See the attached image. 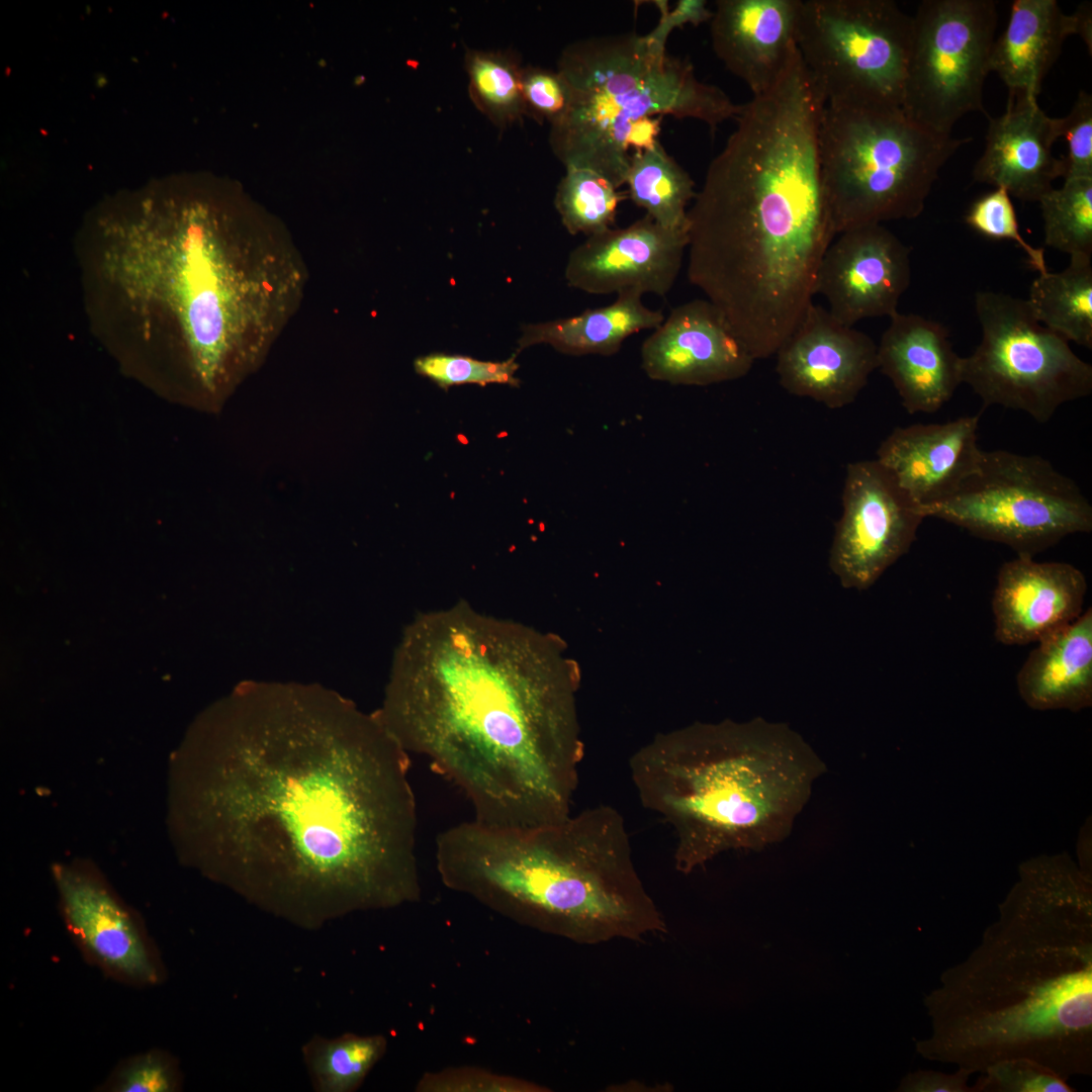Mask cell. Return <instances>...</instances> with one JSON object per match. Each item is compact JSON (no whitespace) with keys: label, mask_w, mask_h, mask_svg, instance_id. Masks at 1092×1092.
Returning <instances> with one entry per match:
<instances>
[{"label":"cell","mask_w":1092,"mask_h":1092,"mask_svg":"<svg viewBox=\"0 0 1092 1092\" xmlns=\"http://www.w3.org/2000/svg\"><path fill=\"white\" fill-rule=\"evenodd\" d=\"M181 858L304 930L417 902L410 756L378 712L320 686L247 682L174 760Z\"/></svg>","instance_id":"cell-1"},{"label":"cell","mask_w":1092,"mask_h":1092,"mask_svg":"<svg viewBox=\"0 0 1092 1092\" xmlns=\"http://www.w3.org/2000/svg\"><path fill=\"white\" fill-rule=\"evenodd\" d=\"M580 679L558 635L459 602L405 627L377 712L463 793L473 820L533 826L571 813Z\"/></svg>","instance_id":"cell-2"},{"label":"cell","mask_w":1092,"mask_h":1092,"mask_svg":"<svg viewBox=\"0 0 1092 1092\" xmlns=\"http://www.w3.org/2000/svg\"><path fill=\"white\" fill-rule=\"evenodd\" d=\"M1090 878L1063 860L1024 866L978 945L924 998L926 1060L981 1073L1036 1061L1069 1081L1092 1074Z\"/></svg>","instance_id":"cell-3"},{"label":"cell","mask_w":1092,"mask_h":1092,"mask_svg":"<svg viewBox=\"0 0 1092 1092\" xmlns=\"http://www.w3.org/2000/svg\"><path fill=\"white\" fill-rule=\"evenodd\" d=\"M229 215L155 188L95 230L99 278L138 317L142 341L173 340L189 402L209 411L260 362L283 292L270 270L246 273Z\"/></svg>","instance_id":"cell-4"},{"label":"cell","mask_w":1092,"mask_h":1092,"mask_svg":"<svg viewBox=\"0 0 1092 1092\" xmlns=\"http://www.w3.org/2000/svg\"><path fill=\"white\" fill-rule=\"evenodd\" d=\"M693 200L688 280L754 360L776 355L836 236L817 158L783 140L743 143L710 163Z\"/></svg>","instance_id":"cell-5"},{"label":"cell","mask_w":1092,"mask_h":1092,"mask_svg":"<svg viewBox=\"0 0 1092 1092\" xmlns=\"http://www.w3.org/2000/svg\"><path fill=\"white\" fill-rule=\"evenodd\" d=\"M435 851L447 887L540 931L588 945L666 932L612 807L524 827L471 819L439 833Z\"/></svg>","instance_id":"cell-6"},{"label":"cell","mask_w":1092,"mask_h":1092,"mask_svg":"<svg viewBox=\"0 0 1092 1092\" xmlns=\"http://www.w3.org/2000/svg\"><path fill=\"white\" fill-rule=\"evenodd\" d=\"M629 765L641 804L671 828L684 874L725 851L784 841L827 769L801 734L763 718L658 734Z\"/></svg>","instance_id":"cell-7"},{"label":"cell","mask_w":1092,"mask_h":1092,"mask_svg":"<svg viewBox=\"0 0 1092 1092\" xmlns=\"http://www.w3.org/2000/svg\"><path fill=\"white\" fill-rule=\"evenodd\" d=\"M557 71L569 85L571 104L551 125L552 151L565 167L593 169L619 189L632 156L627 140L638 120L667 114L714 130L741 111L719 87L700 81L689 61L635 32L577 40L561 53Z\"/></svg>","instance_id":"cell-8"},{"label":"cell","mask_w":1092,"mask_h":1092,"mask_svg":"<svg viewBox=\"0 0 1092 1092\" xmlns=\"http://www.w3.org/2000/svg\"><path fill=\"white\" fill-rule=\"evenodd\" d=\"M971 140L928 130L901 107L825 105L818 148L836 236L919 216L943 165Z\"/></svg>","instance_id":"cell-9"},{"label":"cell","mask_w":1092,"mask_h":1092,"mask_svg":"<svg viewBox=\"0 0 1092 1092\" xmlns=\"http://www.w3.org/2000/svg\"><path fill=\"white\" fill-rule=\"evenodd\" d=\"M1016 556L1034 555L1092 530V506L1079 485L1038 455L983 451L976 471L947 499L923 510Z\"/></svg>","instance_id":"cell-10"},{"label":"cell","mask_w":1092,"mask_h":1092,"mask_svg":"<svg viewBox=\"0 0 1092 1092\" xmlns=\"http://www.w3.org/2000/svg\"><path fill=\"white\" fill-rule=\"evenodd\" d=\"M911 39L893 0H802L797 48L825 105L901 107Z\"/></svg>","instance_id":"cell-11"},{"label":"cell","mask_w":1092,"mask_h":1092,"mask_svg":"<svg viewBox=\"0 0 1092 1092\" xmlns=\"http://www.w3.org/2000/svg\"><path fill=\"white\" fill-rule=\"evenodd\" d=\"M975 309L982 338L961 360L962 383L985 405H1002L1046 423L1064 403L1092 391V366L1069 341L1042 326L1026 301L978 291Z\"/></svg>","instance_id":"cell-12"},{"label":"cell","mask_w":1092,"mask_h":1092,"mask_svg":"<svg viewBox=\"0 0 1092 1092\" xmlns=\"http://www.w3.org/2000/svg\"><path fill=\"white\" fill-rule=\"evenodd\" d=\"M998 22L993 0H924L912 16L901 108L949 135L970 112H984L983 90Z\"/></svg>","instance_id":"cell-13"},{"label":"cell","mask_w":1092,"mask_h":1092,"mask_svg":"<svg viewBox=\"0 0 1092 1092\" xmlns=\"http://www.w3.org/2000/svg\"><path fill=\"white\" fill-rule=\"evenodd\" d=\"M52 872L65 926L88 963L132 987L165 981V965L143 920L93 864L56 863Z\"/></svg>","instance_id":"cell-14"},{"label":"cell","mask_w":1092,"mask_h":1092,"mask_svg":"<svg viewBox=\"0 0 1092 1092\" xmlns=\"http://www.w3.org/2000/svg\"><path fill=\"white\" fill-rule=\"evenodd\" d=\"M924 519L922 509L876 459L848 463L829 553L841 585L871 587L909 551Z\"/></svg>","instance_id":"cell-15"},{"label":"cell","mask_w":1092,"mask_h":1092,"mask_svg":"<svg viewBox=\"0 0 1092 1092\" xmlns=\"http://www.w3.org/2000/svg\"><path fill=\"white\" fill-rule=\"evenodd\" d=\"M838 236L821 260L815 294H821L831 315L847 326L867 317L892 316L910 284V248L882 223Z\"/></svg>","instance_id":"cell-16"},{"label":"cell","mask_w":1092,"mask_h":1092,"mask_svg":"<svg viewBox=\"0 0 1092 1092\" xmlns=\"http://www.w3.org/2000/svg\"><path fill=\"white\" fill-rule=\"evenodd\" d=\"M877 348L870 336L811 303L776 353V372L789 393L841 408L878 368Z\"/></svg>","instance_id":"cell-17"},{"label":"cell","mask_w":1092,"mask_h":1092,"mask_svg":"<svg viewBox=\"0 0 1092 1092\" xmlns=\"http://www.w3.org/2000/svg\"><path fill=\"white\" fill-rule=\"evenodd\" d=\"M688 232L666 229L645 215L625 228L592 235L574 248L567 284L589 294L635 291L664 297L680 271Z\"/></svg>","instance_id":"cell-18"},{"label":"cell","mask_w":1092,"mask_h":1092,"mask_svg":"<svg viewBox=\"0 0 1092 1092\" xmlns=\"http://www.w3.org/2000/svg\"><path fill=\"white\" fill-rule=\"evenodd\" d=\"M641 367L652 380L707 386L745 376L754 358L720 310L707 299L673 307L641 346Z\"/></svg>","instance_id":"cell-19"},{"label":"cell","mask_w":1092,"mask_h":1092,"mask_svg":"<svg viewBox=\"0 0 1092 1092\" xmlns=\"http://www.w3.org/2000/svg\"><path fill=\"white\" fill-rule=\"evenodd\" d=\"M1088 583L1067 562L1016 556L1001 565L991 607L994 636L1003 645L1037 643L1081 614Z\"/></svg>","instance_id":"cell-20"},{"label":"cell","mask_w":1092,"mask_h":1092,"mask_svg":"<svg viewBox=\"0 0 1092 1092\" xmlns=\"http://www.w3.org/2000/svg\"><path fill=\"white\" fill-rule=\"evenodd\" d=\"M979 420L976 415L897 427L880 444L876 460L923 512L953 495L978 468Z\"/></svg>","instance_id":"cell-21"},{"label":"cell","mask_w":1092,"mask_h":1092,"mask_svg":"<svg viewBox=\"0 0 1092 1092\" xmlns=\"http://www.w3.org/2000/svg\"><path fill=\"white\" fill-rule=\"evenodd\" d=\"M802 0H718L711 22L718 59L751 90L770 89L797 52Z\"/></svg>","instance_id":"cell-22"},{"label":"cell","mask_w":1092,"mask_h":1092,"mask_svg":"<svg viewBox=\"0 0 1092 1092\" xmlns=\"http://www.w3.org/2000/svg\"><path fill=\"white\" fill-rule=\"evenodd\" d=\"M988 120L974 180L1002 187L1022 201H1038L1056 179L1063 178L1062 158L1052 153L1061 138V119L1046 115L1036 98L1008 97L1005 112Z\"/></svg>","instance_id":"cell-23"},{"label":"cell","mask_w":1092,"mask_h":1092,"mask_svg":"<svg viewBox=\"0 0 1092 1092\" xmlns=\"http://www.w3.org/2000/svg\"><path fill=\"white\" fill-rule=\"evenodd\" d=\"M877 347L878 368L911 415L937 412L962 383V357L937 322L897 311Z\"/></svg>","instance_id":"cell-24"},{"label":"cell","mask_w":1092,"mask_h":1092,"mask_svg":"<svg viewBox=\"0 0 1092 1092\" xmlns=\"http://www.w3.org/2000/svg\"><path fill=\"white\" fill-rule=\"evenodd\" d=\"M1077 34L1076 16L1056 0H1015L1005 30L995 38L990 72L1008 88V97L1036 98L1069 35Z\"/></svg>","instance_id":"cell-25"},{"label":"cell","mask_w":1092,"mask_h":1092,"mask_svg":"<svg viewBox=\"0 0 1092 1092\" xmlns=\"http://www.w3.org/2000/svg\"><path fill=\"white\" fill-rule=\"evenodd\" d=\"M1016 687L1035 710L1079 711L1091 706V608L1036 643L1017 672Z\"/></svg>","instance_id":"cell-26"},{"label":"cell","mask_w":1092,"mask_h":1092,"mask_svg":"<svg viewBox=\"0 0 1092 1092\" xmlns=\"http://www.w3.org/2000/svg\"><path fill=\"white\" fill-rule=\"evenodd\" d=\"M663 320L660 309H651L643 303L642 294L625 291L607 306L588 308L570 317L525 325L518 346L521 351L546 344L573 356H611L627 338L654 330Z\"/></svg>","instance_id":"cell-27"},{"label":"cell","mask_w":1092,"mask_h":1092,"mask_svg":"<svg viewBox=\"0 0 1092 1092\" xmlns=\"http://www.w3.org/2000/svg\"><path fill=\"white\" fill-rule=\"evenodd\" d=\"M1026 301L1042 326L1069 342L1092 348L1091 257L1070 256L1063 271L1039 274Z\"/></svg>","instance_id":"cell-28"},{"label":"cell","mask_w":1092,"mask_h":1092,"mask_svg":"<svg viewBox=\"0 0 1092 1092\" xmlns=\"http://www.w3.org/2000/svg\"><path fill=\"white\" fill-rule=\"evenodd\" d=\"M625 185L632 202L655 222L688 232V203L696 196L690 174L659 143L631 156Z\"/></svg>","instance_id":"cell-29"},{"label":"cell","mask_w":1092,"mask_h":1092,"mask_svg":"<svg viewBox=\"0 0 1092 1092\" xmlns=\"http://www.w3.org/2000/svg\"><path fill=\"white\" fill-rule=\"evenodd\" d=\"M382 1035L343 1033L336 1037L313 1034L301 1046V1057L312 1090L353 1092L386 1051Z\"/></svg>","instance_id":"cell-30"},{"label":"cell","mask_w":1092,"mask_h":1092,"mask_svg":"<svg viewBox=\"0 0 1092 1092\" xmlns=\"http://www.w3.org/2000/svg\"><path fill=\"white\" fill-rule=\"evenodd\" d=\"M465 65L470 96L495 125L504 128L526 116L523 68L514 54L472 50Z\"/></svg>","instance_id":"cell-31"},{"label":"cell","mask_w":1092,"mask_h":1092,"mask_svg":"<svg viewBox=\"0 0 1092 1092\" xmlns=\"http://www.w3.org/2000/svg\"><path fill=\"white\" fill-rule=\"evenodd\" d=\"M565 169L554 202L567 232L589 237L613 228L619 204L627 198V193L593 169L578 166Z\"/></svg>","instance_id":"cell-32"},{"label":"cell","mask_w":1092,"mask_h":1092,"mask_svg":"<svg viewBox=\"0 0 1092 1092\" xmlns=\"http://www.w3.org/2000/svg\"><path fill=\"white\" fill-rule=\"evenodd\" d=\"M1044 244L1070 256H1092V178L1065 179L1037 201Z\"/></svg>","instance_id":"cell-33"},{"label":"cell","mask_w":1092,"mask_h":1092,"mask_svg":"<svg viewBox=\"0 0 1092 1092\" xmlns=\"http://www.w3.org/2000/svg\"><path fill=\"white\" fill-rule=\"evenodd\" d=\"M414 367L418 374L443 389L462 384L485 386L489 383H500L514 387L520 384L516 377L519 368L516 354L505 361L492 362L462 355L432 353L417 358Z\"/></svg>","instance_id":"cell-34"},{"label":"cell","mask_w":1092,"mask_h":1092,"mask_svg":"<svg viewBox=\"0 0 1092 1092\" xmlns=\"http://www.w3.org/2000/svg\"><path fill=\"white\" fill-rule=\"evenodd\" d=\"M106 1092H178L183 1074L177 1059L152 1049L120 1061L98 1087Z\"/></svg>","instance_id":"cell-35"},{"label":"cell","mask_w":1092,"mask_h":1092,"mask_svg":"<svg viewBox=\"0 0 1092 1092\" xmlns=\"http://www.w3.org/2000/svg\"><path fill=\"white\" fill-rule=\"evenodd\" d=\"M966 222L976 232L996 240H1009L1025 253L1029 265L1039 274L1048 272L1044 250L1028 244L1021 236L1010 194L1002 187L979 198L969 209Z\"/></svg>","instance_id":"cell-36"},{"label":"cell","mask_w":1092,"mask_h":1092,"mask_svg":"<svg viewBox=\"0 0 1092 1092\" xmlns=\"http://www.w3.org/2000/svg\"><path fill=\"white\" fill-rule=\"evenodd\" d=\"M971 1092H1073L1068 1081L1027 1058L999 1061L983 1072Z\"/></svg>","instance_id":"cell-37"},{"label":"cell","mask_w":1092,"mask_h":1092,"mask_svg":"<svg viewBox=\"0 0 1092 1092\" xmlns=\"http://www.w3.org/2000/svg\"><path fill=\"white\" fill-rule=\"evenodd\" d=\"M522 92L526 116L551 125L559 122L568 112L571 91L567 81L556 70L526 67L522 72Z\"/></svg>","instance_id":"cell-38"},{"label":"cell","mask_w":1092,"mask_h":1092,"mask_svg":"<svg viewBox=\"0 0 1092 1092\" xmlns=\"http://www.w3.org/2000/svg\"><path fill=\"white\" fill-rule=\"evenodd\" d=\"M1061 136L1067 140L1068 154L1062 158L1063 178H1092V96L1080 91L1065 117H1061Z\"/></svg>","instance_id":"cell-39"},{"label":"cell","mask_w":1092,"mask_h":1092,"mask_svg":"<svg viewBox=\"0 0 1092 1092\" xmlns=\"http://www.w3.org/2000/svg\"><path fill=\"white\" fill-rule=\"evenodd\" d=\"M658 8L660 17L655 27L646 34L648 38L660 48H665L670 32L675 28H681L686 24L698 26L710 21L713 11L708 8L705 0H679L673 9H669L667 1H653Z\"/></svg>","instance_id":"cell-40"},{"label":"cell","mask_w":1092,"mask_h":1092,"mask_svg":"<svg viewBox=\"0 0 1092 1092\" xmlns=\"http://www.w3.org/2000/svg\"><path fill=\"white\" fill-rule=\"evenodd\" d=\"M975 1074L971 1069L961 1068L954 1073L918 1070L908 1073L897 1091L902 1092H971L969 1078Z\"/></svg>","instance_id":"cell-41"},{"label":"cell","mask_w":1092,"mask_h":1092,"mask_svg":"<svg viewBox=\"0 0 1092 1092\" xmlns=\"http://www.w3.org/2000/svg\"><path fill=\"white\" fill-rule=\"evenodd\" d=\"M663 116H649L638 120L632 127L628 140V149L634 153L651 150L659 144L658 135Z\"/></svg>","instance_id":"cell-42"},{"label":"cell","mask_w":1092,"mask_h":1092,"mask_svg":"<svg viewBox=\"0 0 1092 1092\" xmlns=\"http://www.w3.org/2000/svg\"><path fill=\"white\" fill-rule=\"evenodd\" d=\"M1077 34L1082 38L1087 47L1088 53L1092 55V5L1091 2L1081 3L1076 11Z\"/></svg>","instance_id":"cell-43"}]
</instances>
